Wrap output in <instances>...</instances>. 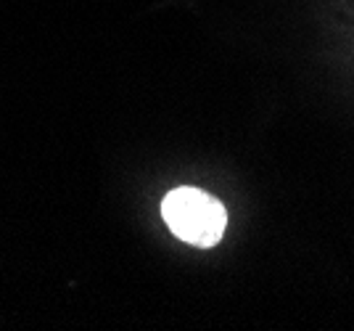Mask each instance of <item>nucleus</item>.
Masks as SVG:
<instances>
[{
    "instance_id": "f257e3e1",
    "label": "nucleus",
    "mask_w": 354,
    "mask_h": 331,
    "mask_svg": "<svg viewBox=\"0 0 354 331\" xmlns=\"http://www.w3.org/2000/svg\"><path fill=\"white\" fill-rule=\"evenodd\" d=\"M162 215L177 239L193 247H214L227 226V212L220 199L191 186L175 188L164 196Z\"/></svg>"
}]
</instances>
